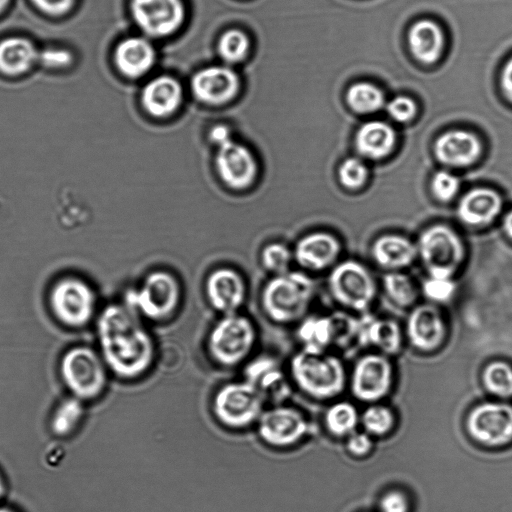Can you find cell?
Instances as JSON below:
<instances>
[{"instance_id":"obj_47","label":"cell","mask_w":512,"mask_h":512,"mask_svg":"<svg viewBox=\"0 0 512 512\" xmlns=\"http://www.w3.org/2000/svg\"><path fill=\"white\" fill-rule=\"evenodd\" d=\"M501 84L504 94L512 102V58L506 63L503 69Z\"/></svg>"},{"instance_id":"obj_40","label":"cell","mask_w":512,"mask_h":512,"mask_svg":"<svg viewBox=\"0 0 512 512\" xmlns=\"http://www.w3.org/2000/svg\"><path fill=\"white\" fill-rule=\"evenodd\" d=\"M431 189L437 199L449 201L459 189V180L447 171H439L432 178Z\"/></svg>"},{"instance_id":"obj_23","label":"cell","mask_w":512,"mask_h":512,"mask_svg":"<svg viewBox=\"0 0 512 512\" xmlns=\"http://www.w3.org/2000/svg\"><path fill=\"white\" fill-rule=\"evenodd\" d=\"M501 196L490 188H475L466 193L459 202L458 216L470 225H485L501 211Z\"/></svg>"},{"instance_id":"obj_8","label":"cell","mask_w":512,"mask_h":512,"mask_svg":"<svg viewBox=\"0 0 512 512\" xmlns=\"http://www.w3.org/2000/svg\"><path fill=\"white\" fill-rule=\"evenodd\" d=\"M309 427L302 410L283 402L267 405L254 429L264 446L285 451L300 444L308 435Z\"/></svg>"},{"instance_id":"obj_18","label":"cell","mask_w":512,"mask_h":512,"mask_svg":"<svg viewBox=\"0 0 512 512\" xmlns=\"http://www.w3.org/2000/svg\"><path fill=\"white\" fill-rule=\"evenodd\" d=\"M195 97L207 105H223L237 94L239 78L227 66H211L200 70L192 79Z\"/></svg>"},{"instance_id":"obj_30","label":"cell","mask_w":512,"mask_h":512,"mask_svg":"<svg viewBox=\"0 0 512 512\" xmlns=\"http://www.w3.org/2000/svg\"><path fill=\"white\" fill-rule=\"evenodd\" d=\"M84 415V402L74 396L67 397L54 410L50 429L58 437H67L78 428Z\"/></svg>"},{"instance_id":"obj_52","label":"cell","mask_w":512,"mask_h":512,"mask_svg":"<svg viewBox=\"0 0 512 512\" xmlns=\"http://www.w3.org/2000/svg\"><path fill=\"white\" fill-rule=\"evenodd\" d=\"M0 512H14V511L9 508H6V507H0Z\"/></svg>"},{"instance_id":"obj_49","label":"cell","mask_w":512,"mask_h":512,"mask_svg":"<svg viewBox=\"0 0 512 512\" xmlns=\"http://www.w3.org/2000/svg\"><path fill=\"white\" fill-rule=\"evenodd\" d=\"M503 229L507 236L512 239V210L503 219Z\"/></svg>"},{"instance_id":"obj_25","label":"cell","mask_w":512,"mask_h":512,"mask_svg":"<svg viewBox=\"0 0 512 512\" xmlns=\"http://www.w3.org/2000/svg\"><path fill=\"white\" fill-rule=\"evenodd\" d=\"M412 54L423 63H433L442 53L444 37L441 28L431 20H420L410 29Z\"/></svg>"},{"instance_id":"obj_22","label":"cell","mask_w":512,"mask_h":512,"mask_svg":"<svg viewBox=\"0 0 512 512\" xmlns=\"http://www.w3.org/2000/svg\"><path fill=\"white\" fill-rule=\"evenodd\" d=\"M340 246L328 233H311L301 238L295 247L294 257L305 268L319 270L331 264L337 257Z\"/></svg>"},{"instance_id":"obj_31","label":"cell","mask_w":512,"mask_h":512,"mask_svg":"<svg viewBox=\"0 0 512 512\" xmlns=\"http://www.w3.org/2000/svg\"><path fill=\"white\" fill-rule=\"evenodd\" d=\"M361 335L386 353H395L401 345L400 328L392 320H370L361 329Z\"/></svg>"},{"instance_id":"obj_3","label":"cell","mask_w":512,"mask_h":512,"mask_svg":"<svg viewBox=\"0 0 512 512\" xmlns=\"http://www.w3.org/2000/svg\"><path fill=\"white\" fill-rule=\"evenodd\" d=\"M266 406L261 394L242 377L219 384L209 401L213 420L231 432L254 428Z\"/></svg>"},{"instance_id":"obj_10","label":"cell","mask_w":512,"mask_h":512,"mask_svg":"<svg viewBox=\"0 0 512 512\" xmlns=\"http://www.w3.org/2000/svg\"><path fill=\"white\" fill-rule=\"evenodd\" d=\"M419 253L430 276L451 278L463 259L464 249L451 228L435 225L422 233Z\"/></svg>"},{"instance_id":"obj_27","label":"cell","mask_w":512,"mask_h":512,"mask_svg":"<svg viewBox=\"0 0 512 512\" xmlns=\"http://www.w3.org/2000/svg\"><path fill=\"white\" fill-rule=\"evenodd\" d=\"M372 254L376 262L383 267L398 268L412 262L416 249L402 236L385 235L375 241Z\"/></svg>"},{"instance_id":"obj_33","label":"cell","mask_w":512,"mask_h":512,"mask_svg":"<svg viewBox=\"0 0 512 512\" xmlns=\"http://www.w3.org/2000/svg\"><path fill=\"white\" fill-rule=\"evenodd\" d=\"M483 384L492 394L507 398L512 396V367L503 361H495L483 371Z\"/></svg>"},{"instance_id":"obj_48","label":"cell","mask_w":512,"mask_h":512,"mask_svg":"<svg viewBox=\"0 0 512 512\" xmlns=\"http://www.w3.org/2000/svg\"><path fill=\"white\" fill-rule=\"evenodd\" d=\"M230 137H231L230 130L225 125H216L210 131V139L216 145Z\"/></svg>"},{"instance_id":"obj_6","label":"cell","mask_w":512,"mask_h":512,"mask_svg":"<svg viewBox=\"0 0 512 512\" xmlns=\"http://www.w3.org/2000/svg\"><path fill=\"white\" fill-rule=\"evenodd\" d=\"M59 369L71 395L83 402L102 396L111 375L99 351L85 345L68 349L60 360Z\"/></svg>"},{"instance_id":"obj_11","label":"cell","mask_w":512,"mask_h":512,"mask_svg":"<svg viewBox=\"0 0 512 512\" xmlns=\"http://www.w3.org/2000/svg\"><path fill=\"white\" fill-rule=\"evenodd\" d=\"M241 377L251 383L267 405L287 402L293 386L287 364L272 353H256L242 368Z\"/></svg>"},{"instance_id":"obj_32","label":"cell","mask_w":512,"mask_h":512,"mask_svg":"<svg viewBox=\"0 0 512 512\" xmlns=\"http://www.w3.org/2000/svg\"><path fill=\"white\" fill-rule=\"evenodd\" d=\"M348 105L357 113H372L384 105V94L369 82L352 85L346 95Z\"/></svg>"},{"instance_id":"obj_16","label":"cell","mask_w":512,"mask_h":512,"mask_svg":"<svg viewBox=\"0 0 512 512\" xmlns=\"http://www.w3.org/2000/svg\"><path fill=\"white\" fill-rule=\"evenodd\" d=\"M391 381L390 362L380 355H367L354 368L352 391L360 400L376 401L387 394Z\"/></svg>"},{"instance_id":"obj_12","label":"cell","mask_w":512,"mask_h":512,"mask_svg":"<svg viewBox=\"0 0 512 512\" xmlns=\"http://www.w3.org/2000/svg\"><path fill=\"white\" fill-rule=\"evenodd\" d=\"M329 285L337 301L356 310L367 308L375 295V285L369 272L354 261L336 266L330 275Z\"/></svg>"},{"instance_id":"obj_35","label":"cell","mask_w":512,"mask_h":512,"mask_svg":"<svg viewBox=\"0 0 512 512\" xmlns=\"http://www.w3.org/2000/svg\"><path fill=\"white\" fill-rule=\"evenodd\" d=\"M249 50L247 36L239 30L225 32L218 42V53L227 63H237L245 58Z\"/></svg>"},{"instance_id":"obj_28","label":"cell","mask_w":512,"mask_h":512,"mask_svg":"<svg viewBox=\"0 0 512 512\" xmlns=\"http://www.w3.org/2000/svg\"><path fill=\"white\" fill-rule=\"evenodd\" d=\"M296 339L300 349L310 352H323L334 341L332 317H307L296 327Z\"/></svg>"},{"instance_id":"obj_19","label":"cell","mask_w":512,"mask_h":512,"mask_svg":"<svg viewBox=\"0 0 512 512\" xmlns=\"http://www.w3.org/2000/svg\"><path fill=\"white\" fill-rule=\"evenodd\" d=\"M407 333L417 348L436 349L445 336V326L439 310L432 305L415 308L408 318Z\"/></svg>"},{"instance_id":"obj_41","label":"cell","mask_w":512,"mask_h":512,"mask_svg":"<svg viewBox=\"0 0 512 512\" xmlns=\"http://www.w3.org/2000/svg\"><path fill=\"white\" fill-rule=\"evenodd\" d=\"M455 291L451 278L430 276L423 284L424 294L431 300L443 302L450 299Z\"/></svg>"},{"instance_id":"obj_4","label":"cell","mask_w":512,"mask_h":512,"mask_svg":"<svg viewBox=\"0 0 512 512\" xmlns=\"http://www.w3.org/2000/svg\"><path fill=\"white\" fill-rule=\"evenodd\" d=\"M287 369L293 388L314 399L334 397L345 385L342 363L323 352L299 349L289 358Z\"/></svg>"},{"instance_id":"obj_38","label":"cell","mask_w":512,"mask_h":512,"mask_svg":"<svg viewBox=\"0 0 512 512\" xmlns=\"http://www.w3.org/2000/svg\"><path fill=\"white\" fill-rule=\"evenodd\" d=\"M365 429L374 435H383L390 431L394 424L392 411L384 406L369 407L363 415Z\"/></svg>"},{"instance_id":"obj_29","label":"cell","mask_w":512,"mask_h":512,"mask_svg":"<svg viewBox=\"0 0 512 512\" xmlns=\"http://www.w3.org/2000/svg\"><path fill=\"white\" fill-rule=\"evenodd\" d=\"M37 59L36 48L24 38L13 37L0 42V70L6 74L22 73Z\"/></svg>"},{"instance_id":"obj_2","label":"cell","mask_w":512,"mask_h":512,"mask_svg":"<svg viewBox=\"0 0 512 512\" xmlns=\"http://www.w3.org/2000/svg\"><path fill=\"white\" fill-rule=\"evenodd\" d=\"M259 331L240 312L220 315L206 333L203 349L211 365L220 370L241 369L255 354Z\"/></svg>"},{"instance_id":"obj_7","label":"cell","mask_w":512,"mask_h":512,"mask_svg":"<svg viewBox=\"0 0 512 512\" xmlns=\"http://www.w3.org/2000/svg\"><path fill=\"white\" fill-rule=\"evenodd\" d=\"M180 298L176 278L168 272L155 271L139 288L129 290L123 303L145 322L164 323L178 310Z\"/></svg>"},{"instance_id":"obj_15","label":"cell","mask_w":512,"mask_h":512,"mask_svg":"<svg viewBox=\"0 0 512 512\" xmlns=\"http://www.w3.org/2000/svg\"><path fill=\"white\" fill-rule=\"evenodd\" d=\"M131 12L138 27L152 37L172 34L185 17L181 0H132Z\"/></svg>"},{"instance_id":"obj_42","label":"cell","mask_w":512,"mask_h":512,"mask_svg":"<svg viewBox=\"0 0 512 512\" xmlns=\"http://www.w3.org/2000/svg\"><path fill=\"white\" fill-rule=\"evenodd\" d=\"M386 109L389 115L398 122L411 120L417 111L415 102L407 96H397L391 99Z\"/></svg>"},{"instance_id":"obj_36","label":"cell","mask_w":512,"mask_h":512,"mask_svg":"<svg viewBox=\"0 0 512 512\" xmlns=\"http://www.w3.org/2000/svg\"><path fill=\"white\" fill-rule=\"evenodd\" d=\"M384 287L388 295L399 305L407 306L416 298V290L409 279L401 273H389L384 276Z\"/></svg>"},{"instance_id":"obj_13","label":"cell","mask_w":512,"mask_h":512,"mask_svg":"<svg viewBox=\"0 0 512 512\" xmlns=\"http://www.w3.org/2000/svg\"><path fill=\"white\" fill-rule=\"evenodd\" d=\"M217 147L215 166L222 182L235 190L250 187L258 175V164L252 151L232 137Z\"/></svg>"},{"instance_id":"obj_17","label":"cell","mask_w":512,"mask_h":512,"mask_svg":"<svg viewBox=\"0 0 512 512\" xmlns=\"http://www.w3.org/2000/svg\"><path fill=\"white\" fill-rule=\"evenodd\" d=\"M205 291L211 308L220 315L239 312L246 297L243 278L231 268L214 270L207 278Z\"/></svg>"},{"instance_id":"obj_45","label":"cell","mask_w":512,"mask_h":512,"mask_svg":"<svg viewBox=\"0 0 512 512\" xmlns=\"http://www.w3.org/2000/svg\"><path fill=\"white\" fill-rule=\"evenodd\" d=\"M36 6L48 14L61 15L68 11L74 0H32Z\"/></svg>"},{"instance_id":"obj_14","label":"cell","mask_w":512,"mask_h":512,"mask_svg":"<svg viewBox=\"0 0 512 512\" xmlns=\"http://www.w3.org/2000/svg\"><path fill=\"white\" fill-rule=\"evenodd\" d=\"M467 429L482 444L499 446L512 440V405L487 402L476 406L468 415Z\"/></svg>"},{"instance_id":"obj_44","label":"cell","mask_w":512,"mask_h":512,"mask_svg":"<svg viewBox=\"0 0 512 512\" xmlns=\"http://www.w3.org/2000/svg\"><path fill=\"white\" fill-rule=\"evenodd\" d=\"M38 60L48 67H64L72 61V55L64 49H46L38 53Z\"/></svg>"},{"instance_id":"obj_20","label":"cell","mask_w":512,"mask_h":512,"mask_svg":"<svg viewBox=\"0 0 512 512\" xmlns=\"http://www.w3.org/2000/svg\"><path fill=\"white\" fill-rule=\"evenodd\" d=\"M482 150L479 139L464 130H452L442 134L435 142L437 159L450 166H466L480 156Z\"/></svg>"},{"instance_id":"obj_43","label":"cell","mask_w":512,"mask_h":512,"mask_svg":"<svg viewBox=\"0 0 512 512\" xmlns=\"http://www.w3.org/2000/svg\"><path fill=\"white\" fill-rule=\"evenodd\" d=\"M381 512H409L407 497L400 491L386 493L380 501Z\"/></svg>"},{"instance_id":"obj_21","label":"cell","mask_w":512,"mask_h":512,"mask_svg":"<svg viewBox=\"0 0 512 512\" xmlns=\"http://www.w3.org/2000/svg\"><path fill=\"white\" fill-rule=\"evenodd\" d=\"M182 100L180 84L169 76L151 80L143 89L141 102L144 109L157 118L173 114Z\"/></svg>"},{"instance_id":"obj_5","label":"cell","mask_w":512,"mask_h":512,"mask_svg":"<svg viewBox=\"0 0 512 512\" xmlns=\"http://www.w3.org/2000/svg\"><path fill=\"white\" fill-rule=\"evenodd\" d=\"M314 286L312 280L299 272L275 275L263 288L261 308L273 324L286 326L303 319Z\"/></svg>"},{"instance_id":"obj_51","label":"cell","mask_w":512,"mask_h":512,"mask_svg":"<svg viewBox=\"0 0 512 512\" xmlns=\"http://www.w3.org/2000/svg\"><path fill=\"white\" fill-rule=\"evenodd\" d=\"M9 0H0V12L7 6Z\"/></svg>"},{"instance_id":"obj_46","label":"cell","mask_w":512,"mask_h":512,"mask_svg":"<svg viewBox=\"0 0 512 512\" xmlns=\"http://www.w3.org/2000/svg\"><path fill=\"white\" fill-rule=\"evenodd\" d=\"M347 447L351 453L361 456L370 451L372 442L367 434L354 433L350 436Z\"/></svg>"},{"instance_id":"obj_37","label":"cell","mask_w":512,"mask_h":512,"mask_svg":"<svg viewBox=\"0 0 512 512\" xmlns=\"http://www.w3.org/2000/svg\"><path fill=\"white\" fill-rule=\"evenodd\" d=\"M263 266L275 275L288 272L291 261L290 250L282 243L274 242L266 245L261 252Z\"/></svg>"},{"instance_id":"obj_39","label":"cell","mask_w":512,"mask_h":512,"mask_svg":"<svg viewBox=\"0 0 512 512\" xmlns=\"http://www.w3.org/2000/svg\"><path fill=\"white\" fill-rule=\"evenodd\" d=\"M367 168L357 158H347L339 166L338 176L342 185L355 189L361 187L367 179Z\"/></svg>"},{"instance_id":"obj_26","label":"cell","mask_w":512,"mask_h":512,"mask_svg":"<svg viewBox=\"0 0 512 512\" xmlns=\"http://www.w3.org/2000/svg\"><path fill=\"white\" fill-rule=\"evenodd\" d=\"M392 127L382 121H370L357 131L355 144L361 155L378 159L388 155L395 144Z\"/></svg>"},{"instance_id":"obj_34","label":"cell","mask_w":512,"mask_h":512,"mask_svg":"<svg viewBox=\"0 0 512 512\" xmlns=\"http://www.w3.org/2000/svg\"><path fill=\"white\" fill-rule=\"evenodd\" d=\"M358 416L353 405L341 402L332 405L325 414V424L336 436L349 434L357 424Z\"/></svg>"},{"instance_id":"obj_9","label":"cell","mask_w":512,"mask_h":512,"mask_svg":"<svg viewBox=\"0 0 512 512\" xmlns=\"http://www.w3.org/2000/svg\"><path fill=\"white\" fill-rule=\"evenodd\" d=\"M48 303L56 320L69 328L86 326L96 312L94 290L77 276H64L54 282L48 294Z\"/></svg>"},{"instance_id":"obj_1","label":"cell","mask_w":512,"mask_h":512,"mask_svg":"<svg viewBox=\"0 0 512 512\" xmlns=\"http://www.w3.org/2000/svg\"><path fill=\"white\" fill-rule=\"evenodd\" d=\"M98 351L111 375L123 382L147 377L159 359V347L146 322L124 303L104 307L97 315Z\"/></svg>"},{"instance_id":"obj_24","label":"cell","mask_w":512,"mask_h":512,"mask_svg":"<svg viewBox=\"0 0 512 512\" xmlns=\"http://www.w3.org/2000/svg\"><path fill=\"white\" fill-rule=\"evenodd\" d=\"M155 61V51L151 43L142 37H130L116 48L115 62L119 70L128 77L144 75Z\"/></svg>"},{"instance_id":"obj_50","label":"cell","mask_w":512,"mask_h":512,"mask_svg":"<svg viewBox=\"0 0 512 512\" xmlns=\"http://www.w3.org/2000/svg\"><path fill=\"white\" fill-rule=\"evenodd\" d=\"M5 492H6V483H5L3 475L0 472V499L4 496Z\"/></svg>"}]
</instances>
